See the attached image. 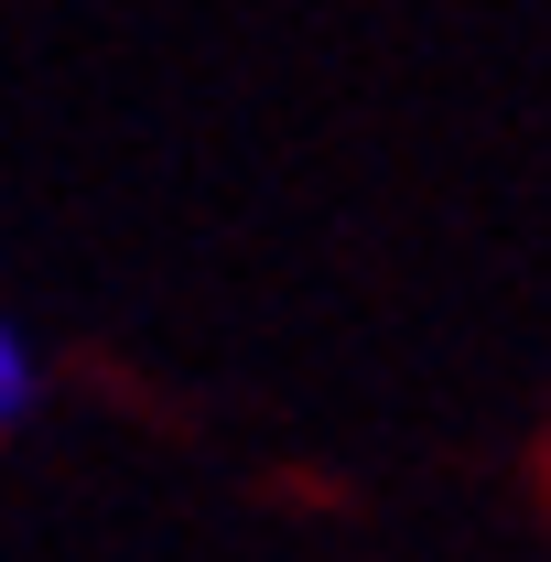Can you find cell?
Instances as JSON below:
<instances>
[{"label":"cell","mask_w":551,"mask_h":562,"mask_svg":"<svg viewBox=\"0 0 551 562\" xmlns=\"http://www.w3.org/2000/svg\"><path fill=\"white\" fill-rule=\"evenodd\" d=\"M33 412H44V336L0 303V443H11Z\"/></svg>","instance_id":"6da1fadb"}]
</instances>
